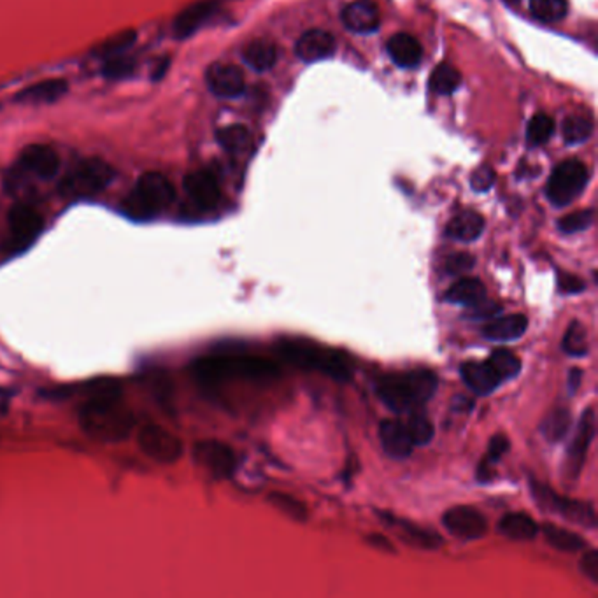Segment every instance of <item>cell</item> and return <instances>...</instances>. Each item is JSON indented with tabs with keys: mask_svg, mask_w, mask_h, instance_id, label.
Returning <instances> with one entry per match:
<instances>
[{
	"mask_svg": "<svg viewBox=\"0 0 598 598\" xmlns=\"http://www.w3.org/2000/svg\"><path fill=\"white\" fill-rule=\"evenodd\" d=\"M78 416L83 434L104 444L121 443L136 428V416L121 402L120 388L114 383H100L92 397L81 405Z\"/></svg>",
	"mask_w": 598,
	"mask_h": 598,
	"instance_id": "6da1fadb",
	"label": "cell"
},
{
	"mask_svg": "<svg viewBox=\"0 0 598 598\" xmlns=\"http://www.w3.org/2000/svg\"><path fill=\"white\" fill-rule=\"evenodd\" d=\"M194 378L205 386H220L232 381L269 383L279 376L278 363L243 353H218L197 358L192 365Z\"/></svg>",
	"mask_w": 598,
	"mask_h": 598,
	"instance_id": "7a4b0ae2",
	"label": "cell"
},
{
	"mask_svg": "<svg viewBox=\"0 0 598 598\" xmlns=\"http://www.w3.org/2000/svg\"><path fill=\"white\" fill-rule=\"evenodd\" d=\"M276 349L283 360L302 370L320 372L341 383L353 378L351 361L339 349L328 348L303 337H279L276 341Z\"/></svg>",
	"mask_w": 598,
	"mask_h": 598,
	"instance_id": "3957f363",
	"label": "cell"
},
{
	"mask_svg": "<svg viewBox=\"0 0 598 598\" xmlns=\"http://www.w3.org/2000/svg\"><path fill=\"white\" fill-rule=\"evenodd\" d=\"M439 379L430 369H412L388 374L376 385L378 397L395 412L421 409L437 392Z\"/></svg>",
	"mask_w": 598,
	"mask_h": 598,
	"instance_id": "277c9868",
	"label": "cell"
},
{
	"mask_svg": "<svg viewBox=\"0 0 598 598\" xmlns=\"http://www.w3.org/2000/svg\"><path fill=\"white\" fill-rule=\"evenodd\" d=\"M176 190L162 172L143 174L121 202V212L134 221H150L170 207Z\"/></svg>",
	"mask_w": 598,
	"mask_h": 598,
	"instance_id": "5b68a950",
	"label": "cell"
},
{
	"mask_svg": "<svg viewBox=\"0 0 598 598\" xmlns=\"http://www.w3.org/2000/svg\"><path fill=\"white\" fill-rule=\"evenodd\" d=\"M114 179V169L102 158H87L74 165L60 181V194L69 200L90 199Z\"/></svg>",
	"mask_w": 598,
	"mask_h": 598,
	"instance_id": "8992f818",
	"label": "cell"
},
{
	"mask_svg": "<svg viewBox=\"0 0 598 598\" xmlns=\"http://www.w3.org/2000/svg\"><path fill=\"white\" fill-rule=\"evenodd\" d=\"M588 183V169L579 160H565L554 167L548 181V199L556 207H565L577 199Z\"/></svg>",
	"mask_w": 598,
	"mask_h": 598,
	"instance_id": "52a82bcc",
	"label": "cell"
},
{
	"mask_svg": "<svg viewBox=\"0 0 598 598\" xmlns=\"http://www.w3.org/2000/svg\"><path fill=\"white\" fill-rule=\"evenodd\" d=\"M45 220L41 212L29 203H16L7 214V250L21 253L41 236Z\"/></svg>",
	"mask_w": 598,
	"mask_h": 598,
	"instance_id": "ba28073f",
	"label": "cell"
},
{
	"mask_svg": "<svg viewBox=\"0 0 598 598\" xmlns=\"http://www.w3.org/2000/svg\"><path fill=\"white\" fill-rule=\"evenodd\" d=\"M532 494L541 509L558 512L565 519L577 523L581 527H586V528L597 527V516H595V509L592 503L561 497L554 494L552 490H549L546 485H541L536 481H532Z\"/></svg>",
	"mask_w": 598,
	"mask_h": 598,
	"instance_id": "9c48e42d",
	"label": "cell"
},
{
	"mask_svg": "<svg viewBox=\"0 0 598 598\" xmlns=\"http://www.w3.org/2000/svg\"><path fill=\"white\" fill-rule=\"evenodd\" d=\"M137 443L141 451L158 463H174L183 454L181 439L170 430L148 423L137 434Z\"/></svg>",
	"mask_w": 598,
	"mask_h": 598,
	"instance_id": "30bf717a",
	"label": "cell"
},
{
	"mask_svg": "<svg viewBox=\"0 0 598 598\" xmlns=\"http://www.w3.org/2000/svg\"><path fill=\"white\" fill-rule=\"evenodd\" d=\"M597 432V414H595V407H588L579 419L577 430L574 434V439L570 443V448L567 451V458H565V476L570 479H576L586 461V454L590 444L595 437Z\"/></svg>",
	"mask_w": 598,
	"mask_h": 598,
	"instance_id": "8fae6325",
	"label": "cell"
},
{
	"mask_svg": "<svg viewBox=\"0 0 598 598\" xmlns=\"http://www.w3.org/2000/svg\"><path fill=\"white\" fill-rule=\"evenodd\" d=\"M194 460L216 479H227L234 474L237 460L236 453L220 441H200L194 446Z\"/></svg>",
	"mask_w": 598,
	"mask_h": 598,
	"instance_id": "7c38bea8",
	"label": "cell"
},
{
	"mask_svg": "<svg viewBox=\"0 0 598 598\" xmlns=\"http://www.w3.org/2000/svg\"><path fill=\"white\" fill-rule=\"evenodd\" d=\"M443 523L451 536L463 541H476L488 534L486 518L470 505H456L443 516Z\"/></svg>",
	"mask_w": 598,
	"mask_h": 598,
	"instance_id": "4fadbf2b",
	"label": "cell"
},
{
	"mask_svg": "<svg viewBox=\"0 0 598 598\" xmlns=\"http://www.w3.org/2000/svg\"><path fill=\"white\" fill-rule=\"evenodd\" d=\"M205 83L209 90L221 99H236L245 88V74L232 63H212L205 72Z\"/></svg>",
	"mask_w": 598,
	"mask_h": 598,
	"instance_id": "5bb4252c",
	"label": "cell"
},
{
	"mask_svg": "<svg viewBox=\"0 0 598 598\" xmlns=\"http://www.w3.org/2000/svg\"><path fill=\"white\" fill-rule=\"evenodd\" d=\"M185 192L200 211L214 209L221 200V188L209 170H195L185 178Z\"/></svg>",
	"mask_w": 598,
	"mask_h": 598,
	"instance_id": "9a60e30c",
	"label": "cell"
},
{
	"mask_svg": "<svg viewBox=\"0 0 598 598\" xmlns=\"http://www.w3.org/2000/svg\"><path fill=\"white\" fill-rule=\"evenodd\" d=\"M18 165L39 179H51L60 169V158L48 145H30L20 153Z\"/></svg>",
	"mask_w": 598,
	"mask_h": 598,
	"instance_id": "2e32d148",
	"label": "cell"
},
{
	"mask_svg": "<svg viewBox=\"0 0 598 598\" xmlns=\"http://www.w3.org/2000/svg\"><path fill=\"white\" fill-rule=\"evenodd\" d=\"M216 5L211 0H197L179 11L172 21V34L176 39L192 37L200 27L212 16Z\"/></svg>",
	"mask_w": 598,
	"mask_h": 598,
	"instance_id": "e0dca14e",
	"label": "cell"
},
{
	"mask_svg": "<svg viewBox=\"0 0 598 598\" xmlns=\"http://www.w3.org/2000/svg\"><path fill=\"white\" fill-rule=\"evenodd\" d=\"M343 23L351 32L370 34L379 29L381 18L376 2L372 0H354L343 9Z\"/></svg>",
	"mask_w": 598,
	"mask_h": 598,
	"instance_id": "ac0fdd59",
	"label": "cell"
},
{
	"mask_svg": "<svg viewBox=\"0 0 598 598\" xmlns=\"http://www.w3.org/2000/svg\"><path fill=\"white\" fill-rule=\"evenodd\" d=\"M463 383L478 395H490L502 385L488 361H465L460 367Z\"/></svg>",
	"mask_w": 598,
	"mask_h": 598,
	"instance_id": "d6986e66",
	"label": "cell"
},
{
	"mask_svg": "<svg viewBox=\"0 0 598 598\" xmlns=\"http://www.w3.org/2000/svg\"><path fill=\"white\" fill-rule=\"evenodd\" d=\"M69 92V83L62 78H48L20 90L14 100L20 104H53L62 99Z\"/></svg>",
	"mask_w": 598,
	"mask_h": 598,
	"instance_id": "ffe728a7",
	"label": "cell"
},
{
	"mask_svg": "<svg viewBox=\"0 0 598 598\" xmlns=\"http://www.w3.org/2000/svg\"><path fill=\"white\" fill-rule=\"evenodd\" d=\"M383 518L386 519V523L397 530L400 537H403V541L411 546H416L419 549H437L443 546V537L434 532V530H427L412 521L407 519H400V518H394L390 514H383Z\"/></svg>",
	"mask_w": 598,
	"mask_h": 598,
	"instance_id": "44dd1931",
	"label": "cell"
},
{
	"mask_svg": "<svg viewBox=\"0 0 598 598\" xmlns=\"http://www.w3.org/2000/svg\"><path fill=\"white\" fill-rule=\"evenodd\" d=\"M379 437L385 453L394 460H405L414 448L405 425L397 419H385L379 427Z\"/></svg>",
	"mask_w": 598,
	"mask_h": 598,
	"instance_id": "7402d4cb",
	"label": "cell"
},
{
	"mask_svg": "<svg viewBox=\"0 0 598 598\" xmlns=\"http://www.w3.org/2000/svg\"><path fill=\"white\" fill-rule=\"evenodd\" d=\"M334 51H336L334 36L325 30H318V29L305 32L295 46L297 56L307 63L328 58L330 54H334Z\"/></svg>",
	"mask_w": 598,
	"mask_h": 598,
	"instance_id": "603a6c76",
	"label": "cell"
},
{
	"mask_svg": "<svg viewBox=\"0 0 598 598\" xmlns=\"http://www.w3.org/2000/svg\"><path fill=\"white\" fill-rule=\"evenodd\" d=\"M528 328V320L523 314H509L492 320L485 325L483 336L495 343H507L519 339Z\"/></svg>",
	"mask_w": 598,
	"mask_h": 598,
	"instance_id": "cb8c5ba5",
	"label": "cell"
},
{
	"mask_svg": "<svg viewBox=\"0 0 598 598\" xmlns=\"http://www.w3.org/2000/svg\"><path fill=\"white\" fill-rule=\"evenodd\" d=\"M485 230V218L476 211H463L456 214L446 227L449 239L460 243H472L481 237Z\"/></svg>",
	"mask_w": 598,
	"mask_h": 598,
	"instance_id": "d4e9b609",
	"label": "cell"
},
{
	"mask_svg": "<svg viewBox=\"0 0 598 598\" xmlns=\"http://www.w3.org/2000/svg\"><path fill=\"white\" fill-rule=\"evenodd\" d=\"M388 53L392 56V60L405 69H412L416 65H419L421 58H423V48L421 45L409 34H395L388 45Z\"/></svg>",
	"mask_w": 598,
	"mask_h": 598,
	"instance_id": "484cf974",
	"label": "cell"
},
{
	"mask_svg": "<svg viewBox=\"0 0 598 598\" xmlns=\"http://www.w3.org/2000/svg\"><path fill=\"white\" fill-rule=\"evenodd\" d=\"M499 532L511 541H532L539 534V525L525 512H511L500 519Z\"/></svg>",
	"mask_w": 598,
	"mask_h": 598,
	"instance_id": "4316f807",
	"label": "cell"
},
{
	"mask_svg": "<svg viewBox=\"0 0 598 598\" xmlns=\"http://www.w3.org/2000/svg\"><path fill=\"white\" fill-rule=\"evenodd\" d=\"M279 51L274 43L269 41H253L245 50H243V58L250 65L253 71L256 72H267L270 71L276 62H278Z\"/></svg>",
	"mask_w": 598,
	"mask_h": 598,
	"instance_id": "83f0119b",
	"label": "cell"
},
{
	"mask_svg": "<svg viewBox=\"0 0 598 598\" xmlns=\"http://www.w3.org/2000/svg\"><path fill=\"white\" fill-rule=\"evenodd\" d=\"M444 299L451 303H460V305L472 307V305L486 300V287L479 279L465 278V279H460L458 283H454L449 288Z\"/></svg>",
	"mask_w": 598,
	"mask_h": 598,
	"instance_id": "f1b7e54d",
	"label": "cell"
},
{
	"mask_svg": "<svg viewBox=\"0 0 598 598\" xmlns=\"http://www.w3.org/2000/svg\"><path fill=\"white\" fill-rule=\"evenodd\" d=\"M543 532L548 539L549 544L558 551H563V552H577L581 549L586 548V541L576 534V532H570V530H565L561 527H556L552 523H546L543 527Z\"/></svg>",
	"mask_w": 598,
	"mask_h": 598,
	"instance_id": "f546056e",
	"label": "cell"
},
{
	"mask_svg": "<svg viewBox=\"0 0 598 598\" xmlns=\"http://www.w3.org/2000/svg\"><path fill=\"white\" fill-rule=\"evenodd\" d=\"M570 411L565 407H556L549 412L546 419L541 423V434L549 443H560L570 430Z\"/></svg>",
	"mask_w": 598,
	"mask_h": 598,
	"instance_id": "4dcf8cb0",
	"label": "cell"
},
{
	"mask_svg": "<svg viewBox=\"0 0 598 598\" xmlns=\"http://www.w3.org/2000/svg\"><path fill=\"white\" fill-rule=\"evenodd\" d=\"M403 425H405V428L409 432V437H411L414 446H427L434 439V434H436L434 423L419 409L409 411L407 423H403Z\"/></svg>",
	"mask_w": 598,
	"mask_h": 598,
	"instance_id": "1f68e13d",
	"label": "cell"
},
{
	"mask_svg": "<svg viewBox=\"0 0 598 598\" xmlns=\"http://www.w3.org/2000/svg\"><path fill=\"white\" fill-rule=\"evenodd\" d=\"M561 134L569 145L585 143L594 134V120L586 114L567 116L561 123Z\"/></svg>",
	"mask_w": 598,
	"mask_h": 598,
	"instance_id": "d6a6232c",
	"label": "cell"
},
{
	"mask_svg": "<svg viewBox=\"0 0 598 598\" xmlns=\"http://www.w3.org/2000/svg\"><path fill=\"white\" fill-rule=\"evenodd\" d=\"M430 90L439 96H451L454 94L461 85V74L458 69H454L451 63H441L432 72V78L428 81Z\"/></svg>",
	"mask_w": 598,
	"mask_h": 598,
	"instance_id": "836d02e7",
	"label": "cell"
},
{
	"mask_svg": "<svg viewBox=\"0 0 598 598\" xmlns=\"http://www.w3.org/2000/svg\"><path fill=\"white\" fill-rule=\"evenodd\" d=\"M216 141L228 153H241L250 146L251 132L245 125H228L216 132Z\"/></svg>",
	"mask_w": 598,
	"mask_h": 598,
	"instance_id": "e575fe53",
	"label": "cell"
},
{
	"mask_svg": "<svg viewBox=\"0 0 598 598\" xmlns=\"http://www.w3.org/2000/svg\"><path fill=\"white\" fill-rule=\"evenodd\" d=\"M486 361L495 370L502 383L514 379L521 370V360L509 349H497Z\"/></svg>",
	"mask_w": 598,
	"mask_h": 598,
	"instance_id": "d590c367",
	"label": "cell"
},
{
	"mask_svg": "<svg viewBox=\"0 0 598 598\" xmlns=\"http://www.w3.org/2000/svg\"><path fill=\"white\" fill-rule=\"evenodd\" d=\"M136 41H137V32L134 29H127V30H121V32L107 37L105 41H102L99 46L96 48V54L100 58L123 54L136 45Z\"/></svg>",
	"mask_w": 598,
	"mask_h": 598,
	"instance_id": "8d00e7d4",
	"label": "cell"
},
{
	"mask_svg": "<svg viewBox=\"0 0 598 598\" xmlns=\"http://www.w3.org/2000/svg\"><path fill=\"white\" fill-rule=\"evenodd\" d=\"M530 11L537 20L554 23L565 18L569 5L567 0H530Z\"/></svg>",
	"mask_w": 598,
	"mask_h": 598,
	"instance_id": "74e56055",
	"label": "cell"
},
{
	"mask_svg": "<svg viewBox=\"0 0 598 598\" xmlns=\"http://www.w3.org/2000/svg\"><path fill=\"white\" fill-rule=\"evenodd\" d=\"M269 503H272L276 509H279L283 514L292 518L294 521H305L307 519V507L303 502L295 499L294 495L274 492L269 495Z\"/></svg>",
	"mask_w": 598,
	"mask_h": 598,
	"instance_id": "f35d334b",
	"label": "cell"
},
{
	"mask_svg": "<svg viewBox=\"0 0 598 598\" xmlns=\"http://www.w3.org/2000/svg\"><path fill=\"white\" fill-rule=\"evenodd\" d=\"M552 132H554V121L549 118L548 114L539 112L528 123L527 141L532 146H543V145H546L549 139H551Z\"/></svg>",
	"mask_w": 598,
	"mask_h": 598,
	"instance_id": "ab89813d",
	"label": "cell"
},
{
	"mask_svg": "<svg viewBox=\"0 0 598 598\" xmlns=\"http://www.w3.org/2000/svg\"><path fill=\"white\" fill-rule=\"evenodd\" d=\"M563 349L572 356H585L588 353V334L579 321H572L563 337Z\"/></svg>",
	"mask_w": 598,
	"mask_h": 598,
	"instance_id": "60d3db41",
	"label": "cell"
},
{
	"mask_svg": "<svg viewBox=\"0 0 598 598\" xmlns=\"http://www.w3.org/2000/svg\"><path fill=\"white\" fill-rule=\"evenodd\" d=\"M104 67H102V74L107 79H123L127 76H130L136 69V60L132 56L123 54H116V56H109L104 58Z\"/></svg>",
	"mask_w": 598,
	"mask_h": 598,
	"instance_id": "b9f144b4",
	"label": "cell"
},
{
	"mask_svg": "<svg viewBox=\"0 0 598 598\" xmlns=\"http://www.w3.org/2000/svg\"><path fill=\"white\" fill-rule=\"evenodd\" d=\"M592 223H594V211L586 209V211H576L572 214L563 216L558 221V228L563 234H576V232L586 230L588 227H592Z\"/></svg>",
	"mask_w": 598,
	"mask_h": 598,
	"instance_id": "7bdbcfd3",
	"label": "cell"
},
{
	"mask_svg": "<svg viewBox=\"0 0 598 598\" xmlns=\"http://www.w3.org/2000/svg\"><path fill=\"white\" fill-rule=\"evenodd\" d=\"M476 260L469 253H453L444 260V270L453 276H460L469 272L474 267Z\"/></svg>",
	"mask_w": 598,
	"mask_h": 598,
	"instance_id": "ee69618b",
	"label": "cell"
},
{
	"mask_svg": "<svg viewBox=\"0 0 598 598\" xmlns=\"http://www.w3.org/2000/svg\"><path fill=\"white\" fill-rule=\"evenodd\" d=\"M494 183H495V172L490 167H479L470 176V187L476 192H486L494 187Z\"/></svg>",
	"mask_w": 598,
	"mask_h": 598,
	"instance_id": "f6af8a7d",
	"label": "cell"
},
{
	"mask_svg": "<svg viewBox=\"0 0 598 598\" xmlns=\"http://www.w3.org/2000/svg\"><path fill=\"white\" fill-rule=\"evenodd\" d=\"M579 567H581V572L592 581L598 585V551L597 549H588L581 561H579Z\"/></svg>",
	"mask_w": 598,
	"mask_h": 598,
	"instance_id": "bcb514c9",
	"label": "cell"
},
{
	"mask_svg": "<svg viewBox=\"0 0 598 598\" xmlns=\"http://www.w3.org/2000/svg\"><path fill=\"white\" fill-rule=\"evenodd\" d=\"M509 451V439L505 436H495L492 441H490V446H488V454L485 456V461L488 463H497L502 460V456Z\"/></svg>",
	"mask_w": 598,
	"mask_h": 598,
	"instance_id": "7dc6e473",
	"label": "cell"
},
{
	"mask_svg": "<svg viewBox=\"0 0 598 598\" xmlns=\"http://www.w3.org/2000/svg\"><path fill=\"white\" fill-rule=\"evenodd\" d=\"M585 281L574 274H560L558 276V288L561 294H581L585 290Z\"/></svg>",
	"mask_w": 598,
	"mask_h": 598,
	"instance_id": "c3c4849f",
	"label": "cell"
},
{
	"mask_svg": "<svg viewBox=\"0 0 598 598\" xmlns=\"http://www.w3.org/2000/svg\"><path fill=\"white\" fill-rule=\"evenodd\" d=\"M470 309H472V311H470V316H472L474 320H492V318H495L500 311H502L499 303H488L486 300H483V302L472 305Z\"/></svg>",
	"mask_w": 598,
	"mask_h": 598,
	"instance_id": "681fc988",
	"label": "cell"
},
{
	"mask_svg": "<svg viewBox=\"0 0 598 598\" xmlns=\"http://www.w3.org/2000/svg\"><path fill=\"white\" fill-rule=\"evenodd\" d=\"M367 543L372 546V548L381 549L385 552H392V554H397V548L394 546V543H390L388 537L381 536V534H372L367 537Z\"/></svg>",
	"mask_w": 598,
	"mask_h": 598,
	"instance_id": "f907efd6",
	"label": "cell"
},
{
	"mask_svg": "<svg viewBox=\"0 0 598 598\" xmlns=\"http://www.w3.org/2000/svg\"><path fill=\"white\" fill-rule=\"evenodd\" d=\"M581 379H583V370H581V369H572V370L569 372V390H570L572 394L577 392V388H579V385H581Z\"/></svg>",
	"mask_w": 598,
	"mask_h": 598,
	"instance_id": "816d5d0a",
	"label": "cell"
},
{
	"mask_svg": "<svg viewBox=\"0 0 598 598\" xmlns=\"http://www.w3.org/2000/svg\"><path fill=\"white\" fill-rule=\"evenodd\" d=\"M507 5H518L521 0H503Z\"/></svg>",
	"mask_w": 598,
	"mask_h": 598,
	"instance_id": "f5cc1de1",
	"label": "cell"
}]
</instances>
